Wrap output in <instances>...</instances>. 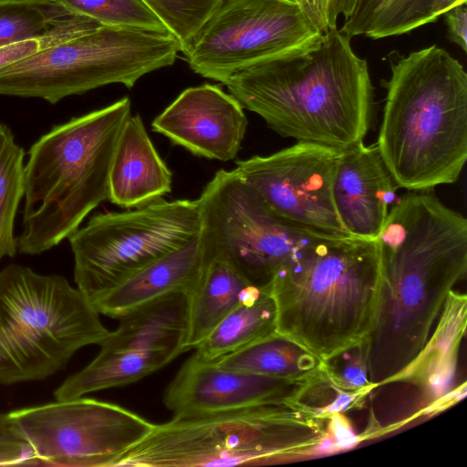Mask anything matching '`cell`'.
<instances>
[{"label":"cell","mask_w":467,"mask_h":467,"mask_svg":"<svg viewBox=\"0 0 467 467\" xmlns=\"http://www.w3.org/2000/svg\"><path fill=\"white\" fill-rule=\"evenodd\" d=\"M382 280L365 338L376 387L420 354L449 293L467 270V220L431 190L410 191L389 210L377 237Z\"/></svg>","instance_id":"1"},{"label":"cell","mask_w":467,"mask_h":467,"mask_svg":"<svg viewBox=\"0 0 467 467\" xmlns=\"http://www.w3.org/2000/svg\"><path fill=\"white\" fill-rule=\"evenodd\" d=\"M350 39L337 27L329 29L223 84L280 136L343 150L363 141L374 109L368 62Z\"/></svg>","instance_id":"2"},{"label":"cell","mask_w":467,"mask_h":467,"mask_svg":"<svg viewBox=\"0 0 467 467\" xmlns=\"http://www.w3.org/2000/svg\"><path fill=\"white\" fill-rule=\"evenodd\" d=\"M376 146L398 187L455 182L467 160V73L436 45L390 60Z\"/></svg>","instance_id":"3"},{"label":"cell","mask_w":467,"mask_h":467,"mask_svg":"<svg viewBox=\"0 0 467 467\" xmlns=\"http://www.w3.org/2000/svg\"><path fill=\"white\" fill-rule=\"evenodd\" d=\"M382 280L377 240L321 234L270 284L276 332L326 359L368 335Z\"/></svg>","instance_id":"4"},{"label":"cell","mask_w":467,"mask_h":467,"mask_svg":"<svg viewBox=\"0 0 467 467\" xmlns=\"http://www.w3.org/2000/svg\"><path fill=\"white\" fill-rule=\"evenodd\" d=\"M130 115V100L124 97L55 126L32 145L25 166L20 253L34 255L53 248L109 200L112 158Z\"/></svg>","instance_id":"5"},{"label":"cell","mask_w":467,"mask_h":467,"mask_svg":"<svg viewBox=\"0 0 467 467\" xmlns=\"http://www.w3.org/2000/svg\"><path fill=\"white\" fill-rule=\"evenodd\" d=\"M330 417L299 401L173 417L154 424L113 467L270 464L334 449Z\"/></svg>","instance_id":"6"},{"label":"cell","mask_w":467,"mask_h":467,"mask_svg":"<svg viewBox=\"0 0 467 467\" xmlns=\"http://www.w3.org/2000/svg\"><path fill=\"white\" fill-rule=\"evenodd\" d=\"M88 299L57 275L0 269V384L44 380L108 336Z\"/></svg>","instance_id":"7"},{"label":"cell","mask_w":467,"mask_h":467,"mask_svg":"<svg viewBox=\"0 0 467 467\" xmlns=\"http://www.w3.org/2000/svg\"><path fill=\"white\" fill-rule=\"evenodd\" d=\"M179 52L171 34L102 26L0 68V95L55 104L109 84L132 88Z\"/></svg>","instance_id":"8"},{"label":"cell","mask_w":467,"mask_h":467,"mask_svg":"<svg viewBox=\"0 0 467 467\" xmlns=\"http://www.w3.org/2000/svg\"><path fill=\"white\" fill-rule=\"evenodd\" d=\"M196 200L163 199L99 213L69 237L74 280L91 303L157 258L199 236Z\"/></svg>","instance_id":"9"},{"label":"cell","mask_w":467,"mask_h":467,"mask_svg":"<svg viewBox=\"0 0 467 467\" xmlns=\"http://www.w3.org/2000/svg\"><path fill=\"white\" fill-rule=\"evenodd\" d=\"M202 261L230 263L252 285L270 287L278 269L321 233L274 215L236 169H221L197 199Z\"/></svg>","instance_id":"10"},{"label":"cell","mask_w":467,"mask_h":467,"mask_svg":"<svg viewBox=\"0 0 467 467\" xmlns=\"http://www.w3.org/2000/svg\"><path fill=\"white\" fill-rule=\"evenodd\" d=\"M332 28L328 16L285 0H223L184 57L195 73L224 83Z\"/></svg>","instance_id":"11"},{"label":"cell","mask_w":467,"mask_h":467,"mask_svg":"<svg viewBox=\"0 0 467 467\" xmlns=\"http://www.w3.org/2000/svg\"><path fill=\"white\" fill-rule=\"evenodd\" d=\"M7 415L36 466L113 467L155 424L122 406L83 396Z\"/></svg>","instance_id":"12"},{"label":"cell","mask_w":467,"mask_h":467,"mask_svg":"<svg viewBox=\"0 0 467 467\" xmlns=\"http://www.w3.org/2000/svg\"><path fill=\"white\" fill-rule=\"evenodd\" d=\"M341 150L296 144L236 161V171L281 220L312 232L348 235L337 217L332 184Z\"/></svg>","instance_id":"13"},{"label":"cell","mask_w":467,"mask_h":467,"mask_svg":"<svg viewBox=\"0 0 467 467\" xmlns=\"http://www.w3.org/2000/svg\"><path fill=\"white\" fill-rule=\"evenodd\" d=\"M316 376L300 379L273 378L226 368L193 354L167 387L163 403L173 417H185L297 401Z\"/></svg>","instance_id":"14"},{"label":"cell","mask_w":467,"mask_h":467,"mask_svg":"<svg viewBox=\"0 0 467 467\" xmlns=\"http://www.w3.org/2000/svg\"><path fill=\"white\" fill-rule=\"evenodd\" d=\"M248 121L241 103L219 86L183 90L154 118V132L192 154L228 161L241 150Z\"/></svg>","instance_id":"15"},{"label":"cell","mask_w":467,"mask_h":467,"mask_svg":"<svg viewBox=\"0 0 467 467\" xmlns=\"http://www.w3.org/2000/svg\"><path fill=\"white\" fill-rule=\"evenodd\" d=\"M376 144L341 150L332 184L334 206L348 235L376 240L398 189Z\"/></svg>","instance_id":"16"},{"label":"cell","mask_w":467,"mask_h":467,"mask_svg":"<svg viewBox=\"0 0 467 467\" xmlns=\"http://www.w3.org/2000/svg\"><path fill=\"white\" fill-rule=\"evenodd\" d=\"M203 267L196 237L129 275L91 302L99 315L119 319L163 296L195 288Z\"/></svg>","instance_id":"17"},{"label":"cell","mask_w":467,"mask_h":467,"mask_svg":"<svg viewBox=\"0 0 467 467\" xmlns=\"http://www.w3.org/2000/svg\"><path fill=\"white\" fill-rule=\"evenodd\" d=\"M172 173L155 149L139 114L127 119L111 161L109 201L137 208L171 191Z\"/></svg>","instance_id":"18"},{"label":"cell","mask_w":467,"mask_h":467,"mask_svg":"<svg viewBox=\"0 0 467 467\" xmlns=\"http://www.w3.org/2000/svg\"><path fill=\"white\" fill-rule=\"evenodd\" d=\"M189 299L186 293H171L128 312L100 342V350L170 352L177 357L186 352Z\"/></svg>","instance_id":"19"},{"label":"cell","mask_w":467,"mask_h":467,"mask_svg":"<svg viewBox=\"0 0 467 467\" xmlns=\"http://www.w3.org/2000/svg\"><path fill=\"white\" fill-rule=\"evenodd\" d=\"M276 332V308L270 287L252 285L231 310L194 348V355L213 362Z\"/></svg>","instance_id":"20"},{"label":"cell","mask_w":467,"mask_h":467,"mask_svg":"<svg viewBox=\"0 0 467 467\" xmlns=\"http://www.w3.org/2000/svg\"><path fill=\"white\" fill-rule=\"evenodd\" d=\"M252 286L227 261L203 262L197 285L189 296V329L185 350L194 349L244 297Z\"/></svg>","instance_id":"21"},{"label":"cell","mask_w":467,"mask_h":467,"mask_svg":"<svg viewBox=\"0 0 467 467\" xmlns=\"http://www.w3.org/2000/svg\"><path fill=\"white\" fill-rule=\"evenodd\" d=\"M177 356L170 352L102 351L80 371L68 377L55 391L56 400L136 382L162 368Z\"/></svg>","instance_id":"22"},{"label":"cell","mask_w":467,"mask_h":467,"mask_svg":"<svg viewBox=\"0 0 467 467\" xmlns=\"http://www.w3.org/2000/svg\"><path fill=\"white\" fill-rule=\"evenodd\" d=\"M214 362L226 368L288 379L311 378L323 370V359L277 332Z\"/></svg>","instance_id":"23"},{"label":"cell","mask_w":467,"mask_h":467,"mask_svg":"<svg viewBox=\"0 0 467 467\" xmlns=\"http://www.w3.org/2000/svg\"><path fill=\"white\" fill-rule=\"evenodd\" d=\"M433 21L431 0H358L340 30L349 37L379 39Z\"/></svg>","instance_id":"24"},{"label":"cell","mask_w":467,"mask_h":467,"mask_svg":"<svg viewBox=\"0 0 467 467\" xmlns=\"http://www.w3.org/2000/svg\"><path fill=\"white\" fill-rule=\"evenodd\" d=\"M25 150L10 129L0 123V262L14 257L17 239L14 234L17 208L25 194Z\"/></svg>","instance_id":"25"},{"label":"cell","mask_w":467,"mask_h":467,"mask_svg":"<svg viewBox=\"0 0 467 467\" xmlns=\"http://www.w3.org/2000/svg\"><path fill=\"white\" fill-rule=\"evenodd\" d=\"M75 16L56 2L0 4V47L42 36Z\"/></svg>","instance_id":"26"},{"label":"cell","mask_w":467,"mask_h":467,"mask_svg":"<svg viewBox=\"0 0 467 467\" xmlns=\"http://www.w3.org/2000/svg\"><path fill=\"white\" fill-rule=\"evenodd\" d=\"M67 11L101 26L171 34L141 0H54Z\"/></svg>","instance_id":"27"},{"label":"cell","mask_w":467,"mask_h":467,"mask_svg":"<svg viewBox=\"0 0 467 467\" xmlns=\"http://www.w3.org/2000/svg\"><path fill=\"white\" fill-rule=\"evenodd\" d=\"M179 41L185 55L223 0H141Z\"/></svg>","instance_id":"28"},{"label":"cell","mask_w":467,"mask_h":467,"mask_svg":"<svg viewBox=\"0 0 467 467\" xmlns=\"http://www.w3.org/2000/svg\"><path fill=\"white\" fill-rule=\"evenodd\" d=\"M323 370L328 379L343 390L369 393L375 389L368 379L365 339L324 359Z\"/></svg>","instance_id":"29"},{"label":"cell","mask_w":467,"mask_h":467,"mask_svg":"<svg viewBox=\"0 0 467 467\" xmlns=\"http://www.w3.org/2000/svg\"><path fill=\"white\" fill-rule=\"evenodd\" d=\"M100 26H102L88 17L75 16L67 23L42 36L0 47V68Z\"/></svg>","instance_id":"30"},{"label":"cell","mask_w":467,"mask_h":467,"mask_svg":"<svg viewBox=\"0 0 467 467\" xmlns=\"http://www.w3.org/2000/svg\"><path fill=\"white\" fill-rule=\"evenodd\" d=\"M36 466L34 452L22 439H0V466Z\"/></svg>","instance_id":"31"},{"label":"cell","mask_w":467,"mask_h":467,"mask_svg":"<svg viewBox=\"0 0 467 467\" xmlns=\"http://www.w3.org/2000/svg\"><path fill=\"white\" fill-rule=\"evenodd\" d=\"M443 16H445L450 40L458 45L464 52H467L466 3L451 8Z\"/></svg>","instance_id":"32"},{"label":"cell","mask_w":467,"mask_h":467,"mask_svg":"<svg viewBox=\"0 0 467 467\" xmlns=\"http://www.w3.org/2000/svg\"><path fill=\"white\" fill-rule=\"evenodd\" d=\"M466 2L467 0H431L432 16L436 20L451 8Z\"/></svg>","instance_id":"33"},{"label":"cell","mask_w":467,"mask_h":467,"mask_svg":"<svg viewBox=\"0 0 467 467\" xmlns=\"http://www.w3.org/2000/svg\"><path fill=\"white\" fill-rule=\"evenodd\" d=\"M0 439H21L14 430L8 415L4 413H0Z\"/></svg>","instance_id":"34"},{"label":"cell","mask_w":467,"mask_h":467,"mask_svg":"<svg viewBox=\"0 0 467 467\" xmlns=\"http://www.w3.org/2000/svg\"><path fill=\"white\" fill-rule=\"evenodd\" d=\"M54 0H0V4H18V3H51Z\"/></svg>","instance_id":"35"}]
</instances>
